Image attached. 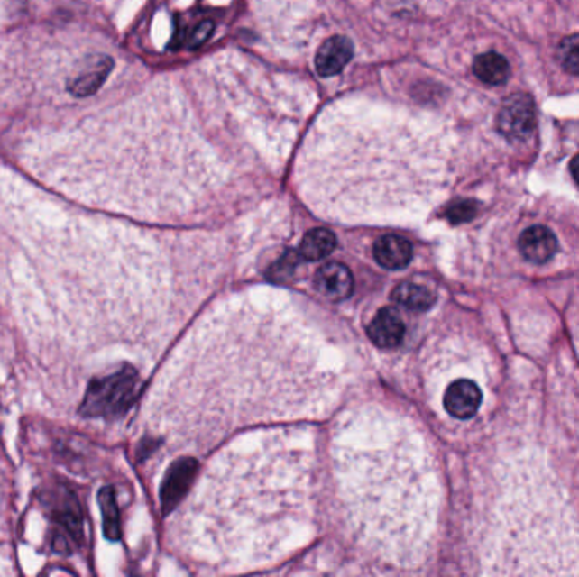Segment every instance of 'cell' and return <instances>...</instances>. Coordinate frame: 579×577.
I'll use <instances>...</instances> for the list:
<instances>
[{"label": "cell", "mask_w": 579, "mask_h": 577, "mask_svg": "<svg viewBox=\"0 0 579 577\" xmlns=\"http://www.w3.org/2000/svg\"><path fill=\"white\" fill-rule=\"evenodd\" d=\"M138 372L124 366L121 371L92 380L78 412L83 417H117L131 407L138 393Z\"/></svg>", "instance_id": "1"}, {"label": "cell", "mask_w": 579, "mask_h": 577, "mask_svg": "<svg viewBox=\"0 0 579 577\" xmlns=\"http://www.w3.org/2000/svg\"><path fill=\"white\" fill-rule=\"evenodd\" d=\"M536 105L532 98L524 94L510 96L498 114V129L505 138L524 141L536 127Z\"/></svg>", "instance_id": "2"}, {"label": "cell", "mask_w": 579, "mask_h": 577, "mask_svg": "<svg viewBox=\"0 0 579 577\" xmlns=\"http://www.w3.org/2000/svg\"><path fill=\"white\" fill-rule=\"evenodd\" d=\"M111 58L106 55L88 56L80 69L69 80V92L73 96H90L96 94L111 73Z\"/></svg>", "instance_id": "3"}, {"label": "cell", "mask_w": 579, "mask_h": 577, "mask_svg": "<svg viewBox=\"0 0 579 577\" xmlns=\"http://www.w3.org/2000/svg\"><path fill=\"white\" fill-rule=\"evenodd\" d=\"M316 288L327 300L341 302L351 297L354 289V278L345 264L327 262L320 266L316 275Z\"/></svg>", "instance_id": "4"}, {"label": "cell", "mask_w": 579, "mask_h": 577, "mask_svg": "<svg viewBox=\"0 0 579 577\" xmlns=\"http://www.w3.org/2000/svg\"><path fill=\"white\" fill-rule=\"evenodd\" d=\"M482 389L469 380H457L444 395V408L455 418L466 420L476 415L482 405Z\"/></svg>", "instance_id": "5"}, {"label": "cell", "mask_w": 579, "mask_h": 577, "mask_svg": "<svg viewBox=\"0 0 579 577\" xmlns=\"http://www.w3.org/2000/svg\"><path fill=\"white\" fill-rule=\"evenodd\" d=\"M354 55V46L345 36H332L322 42L316 55V69L320 77L339 75Z\"/></svg>", "instance_id": "6"}, {"label": "cell", "mask_w": 579, "mask_h": 577, "mask_svg": "<svg viewBox=\"0 0 579 577\" xmlns=\"http://www.w3.org/2000/svg\"><path fill=\"white\" fill-rule=\"evenodd\" d=\"M519 251L527 261L544 264L556 254L557 239L551 229L544 225H532L519 237Z\"/></svg>", "instance_id": "7"}, {"label": "cell", "mask_w": 579, "mask_h": 577, "mask_svg": "<svg viewBox=\"0 0 579 577\" xmlns=\"http://www.w3.org/2000/svg\"><path fill=\"white\" fill-rule=\"evenodd\" d=\"M368 335L378 347L391 349L403 341L405 324L393 308H381L368 325Z\"/></svg>", "instance_id": "8"}, {"label": "cell", "mask_w": 579, "mask_h": 577, "mask_svg": "<svg viewBox=\"0 0 579 577\" xmlns=\"http://www.w3.org/2000/svg\"><path fill=\"white\" fill-rule=\"evenodd\" d=\"M412 244L400 235L388 234L374 243V260L386 270H401L412 261Z\"/></svg>", "instance_id": "9"}, {"label": "cell", "mask_w": 579, "mask_h": 577, "mask_svg": "<svg viewBox=\"0 0 579 577\" xmlns=\"http://www.w3.org/2000/svg\"><path fill=\"white\" fill-rule=\"evenodd\" d=\"M193 474H195V461L193 459L179 461L173 468L170 469L165 484H163V490H161V499H163L165 511L175 507V503L187 490L188 482L192 481Z\"/></svg>", "instance_id": "10"}, {"label": "cell", "mask_w": 579, "mask_h": 577, "mask_svg": "<svg viewBox=\"0 0 579 577\" xmlns=\"http://www.w3.org/2000/svg\"><path fill=\"white\" fill-rule=\"evenodd\" d=\"M474 75L488 85H501L510 78V63L505 56L490 51L476 56L473 61Z\"/></svg>", "instance_id": "11"}, {"label": "cell", "mask_w": 579, "mask_h": 577, "mask_svg": "<svg viewBox=\"0 0 579 577\" xmlns=\"http://www.w3.org/2000/svg\"><path fill=\"white\" fill-rule=\"evenodd\" d=\"M337 239L327 229H312L300 243L299 254L307 261H320L335 249Z\"/></svg>", "instance_id": "12"}, {"label": "cell", "mask_w": 579, "mask_h": 577, "mask_svg": "<svg viewBox=\"0 0 579 577\" xmlns=\"http://www.w3.org/2000/svg\"><path fill=\"white\" fill-rule=\"evenodd\" d=\"M391 298H393V302L399 303L401 307L410 308V310H418V312L428 310L436 303L434 291H430L422 285L410 283V281L400 283L397 288L393 289Z\"/></svg>", "instance_id": "13"}, {"label": "cell", "mask_w": 579, "mask_h": 577, "mask_svg": "<svg viewBox=\"0 0 579 577\" xmlns=\"http://www.w3.org/2000/svg\"><path fill=\"white\" fill-rule=\"evenodd\" d=\"M98 505L102 508L104 518V534L109 540H119L121 536V522H119V509L115 503V495L111 486H106L98 493Z\"/></svg>", "instance_id": "14"}, {"label": "cell", "mask_w": 579, "mask_h": 577, "mask_svg": "<svg viewBox=\"0 0 579 577\" xmlns=\"http://www.w3.org/2000/svg\"><path fill=\"white\" fill-rule=\"evenodd\" d=\"M557 60L565 71L579 75V34H571L561 41L557 48Z\"/></svg>", "instance_id": "15"}, {"label": "cell", "mask_w": 579, "mask_h": 577, "mask_svg": "<svg viewBox=\"0 0 579 577\" xmlns=\"http://www.w3.org/2000/svg\"><path fill=\"white\" fill-rule=\"evenodd\" d=\"M474 214H476V204L471 202V200L455 202V206H449V210H447V217H449L451 222H455V224L473 219Z\"/></svg>", "instance_id": "16"}, {"label": "cell", "mask_w": 579, "mask_h": 577, "mask_svg": "<svg viewBox=\"0 0 579 577\" xmlns=\"http://www.w3.org/2000/svg\"><path fill=\"white\" fill-rule=\"evenodd\" d=\"M214 32V23L212 21H202L197 28L192 29V32L188 34V48H200L204 42H207L210 40Z\"/></svg>", "instance_id": "17"}, {"label": "cell", "mask_w": 579, "mask_h": 577, "mask_svg": "<svg viewBox=\"0 0 579 577\" xmlns=\"http://www.w3.org/2000/svg\"><path fill=\"white\" fill-rule=\"evenodd\" d=\"M569 169H571V175H573V179H576V181H578L579 183V154H576V156L573 158V161H571Z\"/></svg>", "instance_id": "18"}]
</instances>
